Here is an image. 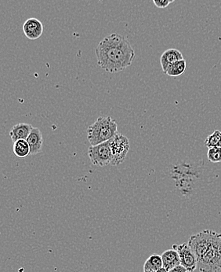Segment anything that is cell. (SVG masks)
Returning a JSON list of instances; mask_svg holds the SVG:
<instances>
[{
	"label": "cell",
	"instance_id": "cell-1",
	"mask_svg": "<svg viewBox=\"0 0 221 272\" xmlns=\"http://www.w3.org/2000/svg\"><path fill=\"white\" fill-rule=\"evenodd\" d=\"M98 66L108 73H117L131 66L135 52L127 38L113 33L102 39L95 48Z\"/></svg>",
	"mask_w": 221,
	"mask_h": 272
},
{
	"label": "cell",
	"instance_id": "cell-2",
	"mask_svg": "<svg viewBox=\"0 0 221 272\" xmlns=\"http://www.w3.org/2000/svg\"><path fill=\"white\" fill-rule=\"evenodd\" d=\"M171 178L181 195L190 196L198 189L202 179V171L196 163L182 161L171 168Z\"/></svg>",
	"mask_w": 221,
	"mask_h": 272
},
{
	"label": "cell",
	"instance_id": "cell-3",
	"mask_svg": "<svg viewBox=\"0 0 221 272\" xmlns=\"http://www.w3.org/2000/svg\"><path fill=\"white\" fill-rule=\"evenodd\" d=\"M118 133V124L111 117H100L87 129L88 141L91 146L109 141Z\"/></svg>",
	"mask_w": 221,
	"mask_h": 272
},
{
	"label": "cell",
	"instance_id": "cell-4",
	"mask_svg": "<svg viewBox=\"0 0 221 272\" xmlns=\"http://www.w3.org/2000/svg\"><path fill=\"white\" fill-rule=\"evenodd\" d=\"M199 272H219L221 270V234H218L208 251L198 260Z\"/></svg>",
	"mask_w": 221,
	"mask_h": 272
},
{
	"label": "cell",
	"instance_id": "cell-5",
	"mask_svg": "<svg viewBox=\"0 0 221 272\" xmlns=\"http://www.w3.org/2000/svg\"><path fill=\"white\" fill-rule=\"evenodd\" d=\"M218 234L214 231L204 230L191 235L188 243L196 255L198 260L208 251Z\"/></svg>",
	"mask_w": 221,
	"mask_h": 272
},
{
	"label": "cell",
	"instance_id": "cell-6",
	"mask_svg": "<svg viewBox=\"0 0 221 272\" xmlns=\"http://www.w3.org/2000/svg\"><path fill=\"white\" fill-rule=\"evenodd\" d=\"M88 157L94 166L105 167L112 164L113 156L110 140L98 145L91 146L88 149Z\"/></svg>",
	"mask_w": 221,
	"mask_h": 272
},
{
	"label": "cell",
	"instance_id": "cell-7",
	"mask_svg": "<svg viewBox=\"0 0 221 272\" xmlns=\"http://www.w3.org/2000/svg\"><path fill=\"white\" fill-rule=\"evenodd\" d=\"M110 146L113 156V161L111 164L113 166H118L123 164L130 150V143L129 139L123 134L117 133L110 140Z\"/></svg>",
	"mask_w": 221,
	"mask_h": 272
},
{
	"label": "cell",
	"instance_id": "cell-8",
	"mask_svg": "<svg viewBox=\"0 0 221 272\" xmlns=\"http://www.w3.org/2000/svg\"><path fill=\"white\" fill-rule=\"evenodd\" d=\"M173 249L178 251L181 259V264L188 270V272H194L198 269V258L188 243L174 244Z\"/></svg>",
	"mask_w": 221,
	"mask_h": 272
},
{
	"label": "cell",
	"instance_id": "cell-9",
	"mask_svg": "<svg viewBox=\"0 0 221 272\" xmlns=\"http://www.w3.org/2000/svg\"><path fill=\"white\" fill-rule=\"evenodd\" d=\"M44 26L39 20L32 18L24 23L23 32L28 39L31 40L39 39L43 33Z\"/></svg>",
	"mask_w": 221,
	"mask_h": 272
},
{
	"label": "cell",
	"instance_id": "cell-10",
	"mask_svg": "<svg viewBox=\"0 0 221 272\" xmlns=\"http://www.w3.org/2000/svg\"><path fill=\"white\" fill-rule=\"evenodd\" d=\"M26 141L30 147V155H36L42 151L43 137L40 129L38 127H33Z\"/></svg>",
	"mask_w": 221,
	"mask_h": 272
},
{
	"label": "cell",
	"instance_id": "cell-11",
	"mask_svg": "<svg viewBox=\"0 0 221 272\" xmlns=\"http://www.w3.org/2000/svg\"><path fill=\"white\" fill-rule=\"evenodd\" d=\"M33 127L31 124L26 123H19L15 124L11 127L10 131V136L13 143L18 141V140H26L28 135L32 132Z\"/></svg>",
	"mask_w": 221,
	"mask_h": 272
},
{
	"label": "cell",
	"instance_id": "cell-12",
	"mask_svg": "<svg viewBox=\"0 0 221 272\" xmlns=\"http://www.w3.org/2000/svg\"><path fill=\"white\" fill-rule=\"evenodd\" d=\"M184 59L182 53L178 49L171 48L164 52L161 55L160 59V63H161V69L163 73H165L168 68L170 67L171 64L174 63L177 61Z\"/></svg>",
	"mask_w": 221,
	"mask_h": 272
},
{
	"label": "cell",
	"instance_id": "cell-13",
	"mask_svg": "<svg viewBox=\"0 0 221 272\" xmlns=\"http://www.w3.org/2000/svg\"><path fill=\"white\" fill-rule=\"evenodd\" d=\"M161 259L163 267L167 270H171L173 267L181 264V259L178 251L175 249H167L165 252L161 253Z\"/></svg>",
	"mask_w": 221,
	"mask_h": 272
},
{
	"label": "cell",
	"instance_id": "cell-14",
	"mask_svg": "<svg viewBox=\"0 0 221 272\" xmlns=\"http://www.w3.org/2000/svg\"><path fill=\"white\" fill-rule=\"evenodd\" d=\"M187 62L185 59L177 61L174 63L171 64L170 67L167 69L165 74L172 77H177V76H181L184 74V72L186 70Z\"/></svg>",
	"mask_w": 221,
	"mask_h": 272
},
{
	"label": "cell",
	"instance_id": "cell-15",
	"mask_svg": "<svg viewBox=\"0 0 221 272\" xmlns=\"http://www.w3.org/2000/svg\"><path fill=\"white\" fill-rule=\"evenodd\" d=\"M13 151L15 156L21 158L28 157L30 154V147L25 140H18L14 143Z\"/></svg>",
	"mask_w": 221,
	"mask_h": 272
},
{
	"label": "cell",
	"instance_id": "cell-16",
	"mask_svg": "<svg viewBox=\"0 0 221 272\" xmlns=\"http://www.w3.org/2000/svg\"><path fill=\"white\" fill-rule=\"evenodd\" d=\"M162 267H163V263H162L161 255H151L144 262V269L158 270Z\"/></svg>",
	"mask_w": 221,
	"mask_h": 272
},
{
	"label": "cell",
	"instance_id": "cell-17",
	"mask_svg": "<svg viewBox=\"0 0 221 272\" xmlns=\"http://www.w3.org/2000/svg\"><path fill=\"white\" fill-rule=\"evenodd\" d=\"M205 146L208 148L211 147H221V131L215 130L212 134H209L205 140Z\"/></svg>",
	"mask_w": 221,
	"mask_h": 272
},
{
	"label": "cell",
	"instance_id": "cell-18",
	"mask_svg": "<svg viewBox=\"0 0 221 272\" xmlns=\"http://www.w3.org/2000/svg\"><path fill=\"white\" fill-rule=\"evenodd\" d=\"M207 158L212 163L221 162V147H211L207 151Z\"/></svg>",
	"mask_w": 221,
	"mask_h": 272
},
{
	"label": "cell",
	"instance_id": "cell-19",
	"mask_svg": "<svg viewBox=\"0 0 221 272\" xmlns=\"http://www.w3.org/2000/svg\"><path fill=\"white\" fill-rule=\"evenodd\" d=\"M153 3H154L155 7H158V8H161V9L165 8L171 4L169 0H153Z\"/></svg>",
	"mask_w": 221,
	"mask_h": 272
},
{
	"label": "cell",
	"instance_id": "cell-20",
	"mask_svg": "<svg viewBox=\"0 0 221 272\" xmlns=\"http://www.w3.org/2000/svg\"><path fill=\"white\" fill-rule=\"evenodd\" d=\"M168 272H188V270H187L185 267H184V266L181 265V264H180V265L176 266V267H173V268H171V270H169Z\"/></svg>",
	"mask_w": 221,
	"mask_h": 272
},
{
	"label": "cell",
	"instance_id": "cell-21",
	"mask_svg": "<svg viewBox=\"0 0 221 272\" xmlns=\"http://www.w3.org/2000/svg\"><path fill=\"white\" fill-rule=\"evenodd\" d=\"M156 272H168V270L165 268V267H162L161 268L158 269V270H156Z\"/></svg>",
	"mask_w": 221,
	"mask_h": 272
},
{
	"label": "cell",
	"instance_id": "cell-22",
	"mask_svg": "<svg viewBox=\"0 0 221 272\" xmlns=\"http://www.w3.org/2000/svg\"><path fill=\"white\" fill-rule=\"evenodd\" d=\"M144 272H156V270H151V269H144Z\"/></svg>",
	"mask_w": 221,
	"mask_h": 272
},
{
	"label": "cell",
	"instance_id": "cell-23",
	"mask_svg": "<svg viewBox=\"0 0 221 272\" xmlns=\"http://www.w3.org/2000/svg\"><path fill=\"white\" fill-rule=\"evenodd\" d=\"M169 1H170V3H171V4H172V3H174L175 0H169Z\"/></svg>",
	"mask_w": 221,
	"mask_h": 272
}]
</instances>
